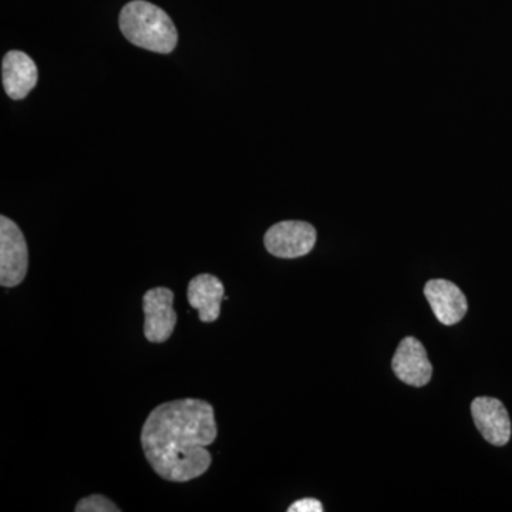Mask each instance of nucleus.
Returning <instances> with one entry per match:
<instances>
[{"label": "nucleus", "instance_id": "5", "mask_svg": "<svg viewBox=\"0 0 512 512\" xmlns=\"http://www.w3.org/2000/svg\"><path fill=\"white\" fill-rule=\"evenodd\" d=\"M144 336L148 342L164 343L173 335L178 316L174 311V292L153 288L143 298Z\"/></svg>", "mask_w": 512, "mask_h": 512}, {"label": "nucleus", "instance_id": "11", "mask_svg": "<svg viewBox=\"0 0 512 512\" xmlns=\"http://www.w3.org/2000/svg\"><path fill=\"white\" fill-rule=\"evenodd\" d=\"M121 511L113 501L103 495H90L83 498L76 505V512H119Z\"/></svg>", "mask_w": 512, "mask_h": 512}, {"label": "nucleus", "instance_id": "1", "mask_svg": "<svg viewBox=\"0 0 512 512\" xmlns=\"http://www.w3.org/2000/svg\"><path fill=\"white\" fill-rule=\"evenodd\" d=\"M218 436L214 407L205 400H173L157 406L141 430V447L158 476L188 483L210 470L208 447Z\"/></svg>", "mask_w": 512, "mask_h": 512}, {"label": "nucleus", "instance_id": "2", "mask_svg": "<svg viewBox=\"0 0 512 512\" xmlns=\"http://www.w3.org/2000/svg\"><path fill=\"white\" fill-rule=\"evenodd\" d=\"M120 29L128 42L150 52L168 55L178 43L173 20L163 9L146 2L133 0L120 13Z\"/></svg>", "mask_w": 512, "mask_h": 512}, {"label": "nucleus", "instance_id": "6", "mask_svg": "<svg viewBox=\"0 0 512 512\" xmlns=\"http://www.w3.org/2000/svg\"><path fill=\"white\" fill-rule=\"evenodd\" d=\"M471 414L478 431L488 443L503 447L511 439V420L500 400L477 397L471 403Z\"/></svg>", "mask_w": 512, "mask_h": 512}, {"label": "nucleus", "instance_id": "12", "mask_svg": "<svg viewBox=\"0 0 512 512\" xmlns=\"http://www.w3.org/2000/svg\"><path fill=\"white\" fill-rule=\"evenodd\" d=\"M289 512H322L323 505L316 498H302L288 508Z\"/></svg>", "mask_w": 512, "mask_h": 512}, {"label": "nucleus", "instance_id": "8", "mask_svg": "<svg viewBox=\"0 0 512 512\" xmlns=\"http://www.w3.org/2000/svg\"><path fill=\"white\" fill-rule=\"evenodd\" d=\"M394 375L409 386L423 387L431 380V366L426 349L416 338H404L393 356Z\"/></svg>", "mask_w": 512, "mask_h": 512}, {"label": "nucleus", "instance_id": "7", "mask_svg": "<svg viewBox=\"0 0 512 512\" xmlns=\"http://www.w3.org/2000/svg\"><path fill=\"white\" fill-rule=\"evenodd\" d=\"M424 295L441 325H456L466 316L468 311L466 295L453 282L446 279H433L424 286Z\"/></svg>", "mask_w": 512, "mask_h": 512}, {"label": "nucleus", "instance_id": "10", "mask_svg": "<svg viewBox=\"0 0 512 512\" xmlns=\"http://www.w3.org/2000/svg\"><path fill=\"white\" fill-rule=\"evenodd\" d=\"M190 306L198 311L201 322H215L221 315V303L225 301L224 284L217 276L201 274L191 279L187 289Z\"/></svg>", "mask_w": 512, "mask_h": 512}, {"label": "nucleus", "instance_id": "9", "mask_svg": "<svg viewBox=\"0 0 512 512\" xmlns=\"http://www.w3.org/2000/svg\"><path fill=\"white\" fill-rule=\"evenodd\" d=\"M3 87L10 99L23 100L35 89L39 72L32 57L20 50L6 53L2 63Z\"/></svg>", "mask_w": 512, "mask_h": 512}, {"label": "nucleus", "instance_id": "3", "mask_svg": "<svg viewBox=\"0 0 512 512\" xmlns=\"http://www.w3.org/2000/svg\"><path fill=\"white\" fill-rule=\"evenodd\" d=\"M29 269L25 235L8 217H0V285L15 288L22 284Z\"/></svg>", "mask_w": 512, "mask_h": 512}, {"label": "nucleus", "instance_id": "4", "mask_svg": "<svg viewBox=\"0 0 512 512\" xmlns=\"http://www.w3.org/2000/svg\"><path fill=\"white\" fill-rule=\"evenodd\" d=\"M264 244L266 251L276 258H301L315 247L316 229L309 222H278L266 231Z\"/></svg>", "mask_w": 512, "mask_h": 512}]
</instances>
